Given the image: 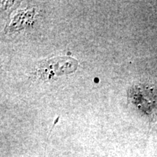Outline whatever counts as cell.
Listing matches in <instances>:
<instances>
[{
    "mask_svg": "<svg viewBox=\"0 0 157 157\" xmlns=\"http://www.w3.org/2000/svg\"><path fill=\"white\" fill-rule=\"evenodd\" d=\"M77 66L78 63L75 59L70 57H56L41 62L37 73L43 80H50L55 76L72 73Z\"/></svg>",
    "mask_w": 157,
    "mask_h": 157,
    "instance_id": "cell-1",
    "label": "cell"
},
{
    "mask_svg": "<svg viewBox=\"0 0 157 157\" xmlns=\"http://www.w3.org/2000/svg\"><path fill=\"white\" fill-rule=\"evenodd\" d=\"M133 103L145 112L157 109V89L148 86L136 87L132 94Z\"/></svg>",
    "mask_w": 157,
    "mask_h": 157,
    "instance_id": "cell-2",
    "label": "cell"
}]
</instances>
